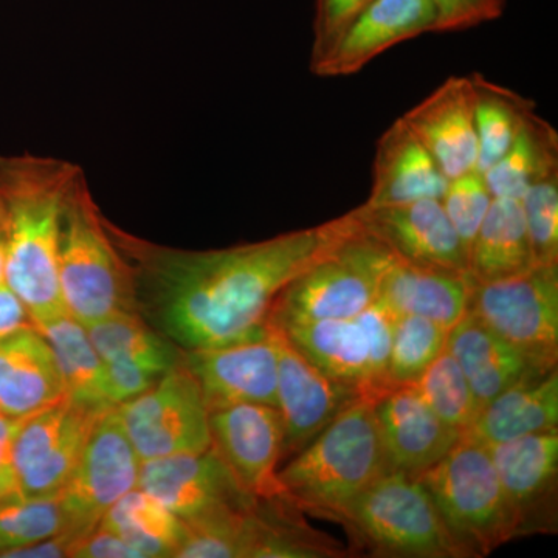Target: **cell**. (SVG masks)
<instances>
[{
    "instance_id": "6da1fadb",
    "label": "cell",
    "mask_w": 558,
    "mask_h": 558,
    "mask_svg": "<svg viewBox=\"0 0 558 558\" xmlns=\"http://www.w3.org/2000/svg\"><path fill=\"white\" fill-rule=\"evenodd\" d=\"M106 227L134 271L138 314L182 351H196L266 337L282 289L359 223L351 211L271 240L202 252L154 244L109 219Z\"/></svg>"
},
{
    "instance_id": "7a4b0ae2",
    "label": "cell",
    "mask_w": 558,
    "mask_h": 558,
    "mask_svg": "<svg viewBox=\"0 0 558 558\" xmlns=\"http://www.w3.org/2000/svg\"><path fill=\"white\" fill-rule=\"evenodd\" d=\"M80 168L51 157L0 156L5 215V281L36 323L65 311L58 248L62 204Z\"/></svg>"
},
{
    "instance_id": "3957f363",
    "label": "cell",
    "mask_w": 558,
    "mask_h": 558,
    "mask_svg": "<svg viewBox=\"0 0 558 558\" xmlns=\"http://www.w3.org/2000/svg\"><path fill=\"white\" fill-rule=\"evenodd\" d=\"M374 399L352 403L279 470L286 497L296 508L337 517L388 472Z\"/></svg>"
},
{
    "instance_id": "277c9868",
    "label": "cell",
    "mask_w": 558,
    "mask_h": 558,
    "mask_svg": "<svg viewBox=\"0 0 558 558\" xmlns=\"http://www.w3.org/2000/svg\"><path fill=\"white\" fill-rule=\"evenodd\" d=\"M58 269L65 311L84 326L119 312H138L134 271L110 236L81 170L62 204Z\"/></svg>"
},
{
    "instance_id": "5b68a950",
    "label": "cell",
    "mask_w": 558,
    "mask_h": 558,
    "mask_svg": "<svg viewBox=\"0 0 558 558\" xmlns=\"http://www.w3.org/2000/svg\"><path fill=\"white\" fill-rule=\"evenodd\" d=\"M417 478L469 557L486 556L523 531L487 447L476 440L462 436L446 457Z\"/></svg>"
},
{
    "instance_id": "8992f818",
    "label": "cell",
    "mask_w": 558,
    "mask_h": 558,
    "mask_svg": "<svg viewBox=\"0 0 558 558\" xmlns=\"http://www.w3.org/2000/svg\"><path fill=\"white\" fill-rule=\"evenodd\" d=\"M396 260L384 242L359 226L282 289L271 307L270 325L362 314L379 300L381 282Z\"/></svg>"
},
{
    "instance_id": "52a82bcc",
    "label": "cell",
    "mask_w": 558,
    "mask_h": 558,
    "mask_svg": "<svg viewBox=\"0 0 558 558\" xmlns=\"http://www.w3.org/2000/svg\"><path fill=\"white\" fill-rule=\"evenodd\" d=\"M337 517L387 556L469 557L468 550L450 534L432 495L417 476L384 473Z\"/></svg>"
},
{
    "instance_id": "ba28073f",
    "label": "cell",
    "mask_w": 558,
    "mask_h": 558,
    "mask_svg": "<svg viewBox=\"0 0 558 558\" xmlns=\"http://www.w3.org/2000/svg\"><path fill=\"white\" fill-rule=\"evenodd\" d=\"M468 312L538 369L557 368L558 264L532 266L497 281L473 279Z\"/></svg>"
},
{
    "instance_id": "9c48e42d",
    "label": "cell",
    "mask_w": 558,
    "mask_h": 558,
    "mask_svg": "<svg viewBox=\"0 0 558 558\" xmlns=\"http://www.w3.org/2000/svg\"><path fill=\"white\" fill-rule=\"evenodd\" d=\"M395 318L377 300L354 317L292 323L277 328L326 376L377 398L391 388L388 357Z\"/></svg>"
},
{
    "instance_id": "30bf717a",
    "label": "cell",
    "mask_w": 558,
    "mask_h": 558,
    "mask_svg": "<svg viewBox=\"0 0 558 558\" xmlns=\"http://www.w3.org/2000/svg\"><path fill=\"white\" fill-rule=\"evenodd\" d=\"M117 410L142 461L202 453L213 447L209 411L196 377L182 360Z\"/></svg>"
},
{
    "instance_id": "8fae6325",
    "label": "cell",
    "mask_w": 558,
    "mask_h": 558,
    "mask_svg": "<svg viewBox=\"0 0 558 558\" xmlns=\"http://www.w3.org/2000/svg\"><path fill=\"white\" fill-rule=\"evenodd\" d=\"M109 409L64 398L22 421L13 444V473L24 495L60 494L78 468L92 429Z\"/></svg>"
},
{
    "instance_id": "7c38bea8",
    "label": "cell",
    "mask_w": 558,
    "mask_h": 558,
    "mask_svg": "<svg viewBox=\"0 0 558 558\" xmlns=\"http://www.w3.org/2000/svg\"><path fill=\"white\" fill-rule=\"evenodd\" d=\"M140 468L142 459L112 407L92 429L78 468L60 492L69 531L83 537L97 527L120 498L138 487Z\"/></svg>"
},
{
    "instance_id": "4fadbf2b",
    "label": "cell",
    "mask_w": 558,
    "mask_h": 558,
    "mask_svg": "<svg viewBox=\"0 0 558 558\" xmlns=\"http://www.w3.org/2000/svg\"><path fill=\"white\" fill-rule=\"evenodd\" d=\"M269 329L278 349L277 409L284 432V458L299 453L333 418L368 396L326 376L290 343L281 329L274 325H269Z\"/></svg>"
},
{
    "instance_id": "5bb4252c",
    "label": "cell",
    "mask_w": 558,
    "mask_h": 558,
    "mask_svg": "<svg viewBox=\"0 0 558 558\" xmlns=\"http://www.w3.org/2000/svg\"><path fill=\"white\" fill-rule=\"evenodd\" d=\"M213 447L238 486L256 499L288 498L278 478L282 421L278 409L240 403L209 413Z\"/></svg>"
},
{
    "instance_id": "9a60e30c",
    "label": "cell",
    "mask_w": 558,
    "mask_h": 558,
    "mask_svg": "<svg viewBox=\"0 0 558 558\" xmlns=\"http://www.w3.org/2000/svg\"><path fill=\"white\" fill-rule=\"evenodd\" d=\"M359 226L400 263L469 274V252L438 199L352 209Z\"/></svg>"
},
{
    "instance_id": "2e32d148",
    "label": "cell",
    "mask_w": 558,
    "mask_h": 558,
    "mask_svg": "<svg viewBox=\"0 0 558 558\" xmlns=\"http://www.w3.org/2000/svg\"><path fill=\"white\" fill-rule=\"evenodd\" d=\"M182 363L196 377L209 413L240 403L277 409L278 349L270 329L260 339L182 351Z\"/></svg>"
},
{
    "instance_id": "e0dca14e",
    "label": "cell",
    "mask_w": 558,
    "mask_h": 558,
    "mask_svg": "<svg viewBox=\"0 0 558 558\" xmlns=\"http://www.w3.org/2000/svg\"><path fill=\"white\" fill-rule=\"evenodd\" d=\"M138 487L180 520H190L223 505L256 499L245 494L215 447L202 453L142 461Z\"/></svg>"
},
{
    "instance_id": "ac0fdd59",
    "label": "cell",
    "mask_w": 558,
    "mask_h": 558,
    "mask_svg": "<svg viewBox=\"0 0 558 558\" xmlns=\"http://www.w3.org/2000/svg\"><path fill=\"white\" fill-rule=\"evenodd\" d=\"M400 119L432 154L447 179L478 170L472 76H450Z\"/></svg>"
},
{
    "instance_id": "d6986e66",
    "label": "cell",
    "mask_w": 558,
    "mask_h": 558,
    "mask_svg": "<svg viewBox=\"0 0 558 558\" xmlns=\"http://www.w3.org/2000/svg\"><path fill=\"white\" fill-rule=\"evenodd\" d=\"M374 414L388 472L418 476L462 438V433L444 424L410 385L392 387L377 396Z\"/></svg>"
},
{
    "instance_id": "ffe728a7",
    "label": "cell",
    "mask_w": 558,
    "mask_h": 558,
    "mask_svg": "<svg viewBox=\"0 0 558 558\" xmlns=\"http://www.w3.org/2000/svg\"><path fill=\"white\" fill-rule=\"evenodd\" d=\"M429 0H373L326 57L311 65L323 78L355 75L384 51L424 33H435Z\"/></svg>"
},
{
    "instance_id": "44dd1931",
    "label": "cell",
    "mask_w": 558,
    "mask_h": 558,
    "mask_svg": "<svg viewBox=\"0 0 558 558\" xmlns=\"http://www.w3.org/2000/svg\"><path fill=\"white\" fill-rule=\"evenodd\" d=\"M68 398L49 341L36 328L0 339V411L25 417Z\"/></svg>"
},
{
    "instance_id": "7402d4cb",
    "label": "cell",
    "mask_w": 558,
    "mask_h": 558,
    "mask_svg": "<svg viewBox=\"0 0 558 558\" xmlns=\"http://www.w3.org/2000/svg\"><path fill=\"white\" fill-rule=\"evenodd\" d=\"M449 179L402 119L396 120L377 142L373 185L365 205L410 204L442 199Z\"/></svg>"
},
{
    "instance_id": "603a6c76",
    "label": "cell",
    "mask_w": 558,
    "mask_h": 558,
    "mask_svg": "<svg viewBox=\"0 0 558 558\" xmlns=\"http://www.w3.org/2000/svg\"><path fill=\"white\" fill-rule=\"evenodd\" d=\"M558 428V373L532 371L490 400L465 438L483 446Z\"/></svg>"
},
{
    "instance_id": "cb8c5ba5",
    "label": "cell",
    "mask_w": 558,
    "mask_h": 558,
    "mask_svg": "<svg viewBox=\"0 0 558 558\" xmlns=\"http://www.w3.org/2000/svg\"><path fill=\"white\" fill-rule=\"evenodd\" d=\"M447 351L461 366L481 410L532 371L549 373L532 365L520 349L502 340L470 312L449 330Z\"/></svg>"
},
{
    "instance_id": "d4e9b609",
    "label": "cell",
    "mask_w": 558,
    "mask_h": 558,
    "mask_svg": "<svg viewBox=\"0 0 558 558\" xmlns=\"http://www.w3.org/2000/svg\"><path fill=\"white\" fill-rule=\"evenodd\" d=\"M472 284L470 274L396 260L381 282L379 300L395 315H416L451 329L468 314Z\"/></svg>"
},
{
    "instance_id": "484cf974",
    "label": "cell",
    "mask_w": 558,
    "mask_h": 558,
    "mask_svg": "<svg viewBox=\"0 0 558 558\" xmlns=\"http://www.w3.org/2000/svg\"><path fill=\"white\" fill-rule=\"evenodd\" d=\"M499 483L523 524L553 492L558 473V428L487 447Z\"/></svg>"
},
{
    "instance_id": "4316f807",
    "label": "cell",
    "mask_w": 558,
    "mask_h": 558,
    "mask_svg": "<svg viewBox=\"0 0 558 558\" xmlns=\"http://www.w3.org/2000/svg\"><path fill=\"white\" fill-rule=\"evenodd\" d=\"M532 266L534 259L521 201L494 197L470 247V277L478 282L497 281Z\"/></svg>"
},
{
    "instance_id": "83f0119b",
    "label": "cell",
    "mask_w": 558,
    "mask_h": 558,
    "mask_svg": "<svg viewBox=\"0 0 558 558\" xmlns=\"http://www.w3.org/2000/svg\"><path fill=\"white\" fill-rule=\"evenodd\" d=\"M36 329L49 341L68 398L94 409H112L106 395L105 362L86 326L64 311L36 323Z\"/></svg>"
},
{
    "instance_id": "f1b7e54d",
    "label": "cell",
    "mask_w": 558,
    "mask_h": 558,
    "mask_svg": "<svg viewBox=\"0 0 558 558\" xmlns=\"http://www.w3.org/2000/svg\"><path fill=\"white\" fill-rule=\"evenodd\" d=\"M100 526L128 543L140 558L175 557L183 521L137 487L106 512Z\"/></svg>"
},
{
    "instance_id": "f546056e",
    "label": "cell",
    "mask_w": 558,
    "mask_h": 558,
    "mask_svg": "<svg viewBox=\"0 0 558 558\" xmlns=\"http://www.w3.org/2000/svg\"><path fill=\"white\" fill-rule=\"evenodd\" d=\"M556 168L557 132L532 112L508 153L483 174L492 196L521 201L535 179Z\"/></svg>"
},
{
    "instance_id": "4dcf8cb0",
    "label": "cell",
    "mask_w": 558,
    "mask_h": 558,
    "mask_svg": "<svg viewBox=\"0 0 558 558\" xmlns=\"http://www.w3.org/2000/svg\"><path fill=\"white\" fill-rule=\"evenodd\" d=\"M102 362L142 363L165 374L182 360V349L150 328L138 312H119L86 326Z\"/></svg>"
},
{
    "instance_id": "1f68e13d",
    "label": "cell",
    "mask_w": 558,
    "mask_h": 558,
    "mask_svg": "<svg viewBox=\"0 0 558 558\" xmlns=\"http://www.w3.org/2000/svg\"><path fill=\"white\" fill-rule=\"evenodd\" d=\"M255 502L223 505L183 521L178 558H252Z\"/></svg>"
},
{
    "instance_id": "d6a6232c",
    "label": "cell",
    "mask_w": 558,
    "mask_h": 558,
    "mask_svg": "<svg viewBox=\"0 0 558 558\" xmlns=\"http://www.w3.org/2000/svg\"><path fill=\"white\" fill-rule=\"evenodd\" d=\"M475 89V126L478 138V171L484 172L508 153L519 137L534 101L506 89L481 73H473Z\"/></svg>"
},
{
    "instance_id": "836d02e7",
    "label": "cell",
    "mask_w": 558,
    "mask_h": 558,
    "mask_svg": "<svg viewBox=\"0 0 558 558\" xmlns=\"http://www.w3.org/2000/svg\"><path fill=\"white\" fill-rule=\"evenodd\" d=\"M64 531L69 523L60 494L33 497L14 488L0 495V558Z\"/></svg>"
},
{
    "instance_id": "e575fe53",
    "label": "cell",
    "mask_w": 558,
    "mask_h": 558,
    "mask_svg": "<svg viewBox=\"0 0 558 558\" xmlns=\"http://www.w3.org/2000/svg\"><path fill=\"white\" fill-rule=\"evenodd\" d=\"M410 387L444 424L462 435L478 417V399L447 348Z\"/></svg>"
},
{
    "instance_id": "d590c367",
    "label": "cell",
    "mask_w": 558,
    "mask_h": 558,
    "mask_svg": "<svg viewBox=\"0 0 558 558\" xmlns=\"http://www.w3.org/2000/svg\"><path fill=\"white\" fill-rule=\"evenodd\" d=\"M449 328L416 315H396L388 357L389 387L414 384L446 351Z\"/></svg>"
},
{
    "instance_id": "8d00e7d4",
    "label": "cell",
    "mask_w": 558,
    "mask_h": 558,
    "mask_svg": "<svg viewBox=\"0 0 558 558\" xmlns=\"http://www.w3.org/2000/svg\"><path fill=\"white\" fill-rule=\"evenodd\" d=\"M534 266L558 264V168L531 183L521 197Z\"/></svg>"
},
{
    "instance_id": "74e56055",
    "label": "cell",
    "mask_w": 558,
    "mask_h": 558,
    "mask_svg": "<svg viewBox=\"0 0 558 558\" xmlns=\"http://www.w3.org/2000/svg\"><path fill=\"white\" fill-rule=\"evenodd\" d=\"M492 201L494 196L488 190L483 172L478 170L465 172L459 178L449 180L446 193L440 199L451 226L457 230L469 255L472 242L486 218Z\"/></svg>"
},
{
    "instance_id": "f35d334b",
    "label": "cell",
    "mask_w": 558,
    "mask_h": 558,
    "mask_svg": "<svg viewBox=\"0 0 558 558\" xmlns=\"http://www.w3.org/2000/svg\"><path fill=\"white\" fill-rule=\"evenodd\" d=\"M371 2L373 0H315L311 65L336 47L349 25Z\"/></svg>"
},
{
    "instance_id": "ab89813d",
    "label": "cell",
    "mask_w": 558,
    "mask_h": 558,
    "mask_svg": "<svg viewBox=\"0 0 558 558\" xmlns=\"http://www.w3.org/2000/svg\"><path fill=\"white\" fill-rule=\"evenodd\" d=\"M436 10L435 33L469 31L498 20L506 0H429Z\"/></svg>"
},
{
    "instance_id": "60d3db41",
    "label": "cell",
    "mask_w": 558,
    "mask_h": 558,
    "mask_svg": "<svg viewBox=\"0 0 558 558\" xmlns=\"http://www.w3.org/2000/svg\"><path fill=\"white\" fill-rule=\"evenodd\" d=\"M163 374L142 365V363L116 360L105 362L106 395L110 405L117 407L128 400L137 398L153 387Z\"/></svg>"
},
{
    "instance_id": "b9f144b4",
    "label": "cell",
    "mask_w": 558,
    "mask_h": 558,
    "mask_svg": "<svg viewBox=\"0 0 558 558\" xmlns=\"http://www.w3.org/2000/svg\"><path fill=\"white\" fill-rule=\"evenodd\" d=\"M70 558H140V556L119 535L98 524L97 527L76 539L70 550Z\"/></svg>"
},
{
    "instance_id": "7bdbcfd3",
    "label": "cell",
    "mask_w": 558,
    "mask_h": 558,
    "mask_svg": "<svg viewBox=\"0 0 558 558\" xmlns=\"http://www.w3.org/2000/svg\"><path fill=\"white\" fill-rule=\"evenodd\" d=\"M36 328L27 304L7 284L0 282V339L21 329Z\"/></svg>"
},
{
    "instance_id": "ee69618b",
    "label": "cell",
    "mask_w": 558,
    "mask_h": 558,
    "mask_svg": "<svg viewBox=\"0 0 558 558\" xmlns=\"http://www.w3.org/2000/svg\"><path fill=\"white\" fill-rule=\"evenodd\" d=\"M24 417H13L0 411V484L7 490L16 488L13 473V444Z\"/></svg>"
},
{
    "instance_id": "f6af8a7d",
    "label": "cell",
    "mask_w": 558,
    "mask_h": 558,
    "mask_svg": "<svg viewBox=\"0 0 558 558\" xmlns=\"http://www.w3.org/2000/svg\"><path fill=\"white\" fill-rule=\"evenodd\" d=\"M80 535L73 532L64 531L61 534L35 543V545L25 546V548L14 550L7 558H62L70 557V550L75 545Z\"/></svg>"
},
{
    "instance_id": "bcb514c9",
    "label": "cell",
    "mask_w": 558,
    "mask_h": 558,
    "mask_svg": "<svg viewBox=\"0 0 558 558\" xmlns=\"http://www.w3.org/2000/svg\"><path fill=\"white\" fill-rule=\"evenodd\" d=\"M5 259H7V229L5 215H3L2 202H0V282L5 279Z\"/></svg>"
},
{
    "instance_id": "7dc6e473",
    "label": "cell",
    "mask_w": 558,
    "mask_h": 558,
    "mask_svg": "<svg viewBox=\"0 0 558 558\" xmlns=\"http://www.w3.org/2000/svg\"><path fill=\"white\" fill-rule=\"evenodd\" d=\"M5 492H10V490H7V488L3 487L2 484H0V495L5 494Z\"/></svg>"
}]
</instances>
